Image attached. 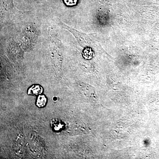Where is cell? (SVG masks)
I'll use <instances>...</instances> for the list:
<instances>
[{
    "mask_svg": "<svg viewBox=\"0 0 159 159\" xmlns=\"http://www.w3.org/2000/svg\"><path fill=\"white\" fill-rule=\"evenodd\" d=\"M43 92V89L41 86L38 84H34L29 89L28 94L32 96H39Z\"/></svg>",
    "mask_w": 159,
    "mask_h": 159,
    "instance_id": "6da1fadb",
    "label": "cell"
},
{
    "mask_svg": "<svg viewBox=\"0 0 159 159\" xmlns=\"http://www.w3.org/2000/svg\"><path fill=\"white\" fill-rule=\"evenodd\" d=\"M47 103V98L44 95L38 96L36 99V105L38 107H43L45 106Z\"/></svg>",
    "mask_w": 159,
    "mask_h": 159,
    "instance_id": "7a4b0ae2",
    "label": "cell"
},
{
    "mask_svg": "<svg viewBox=\"0 0 159 159\" xmlns=\"http://www.w3.org/2000/svg\"><path fill=\"white\" fill-rule=\"evenodd\" d=\"M77 0H64L65 3L68 6H73L77 3Z\"/></svg>",
    "mask_w": 159,
    "mask_h": 159,
    "instance_id": "3957f363",
    "label": "cell"
}]
</instances>
